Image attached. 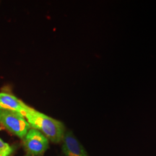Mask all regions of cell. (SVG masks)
Here are the masks:
<instances>
[{
  "mask_svg": "<svg viewBox=\"0 0 156 156\" xmlns=\"http://www.w3.org/2000/svg\"><path fill=\"white\" fill-rule=\"evenodd\" d=\"M23 116L28 121L30 128L41 132L49 141L56 144L62 142L67 130L62 122L39 112L30 106Z\"/></svg>",
  "mask_w": 156,
  "mask_h": 156,
  "instance_id": "cell-1",
  "label": "cell"
},
{
  "mask_svg": "<svg viewBox=\"0 0 156 156\" xmlns=\"http://www.w3.org/2000/svg\"><path fill=\"white\" fill-rule=\"evenodd\" d=\"M0 125L20 139H23L30 129V124L22 114L9 110H0Z\"/></svg>",
  "mask_w": 156,
  "mask_h": 156,
  "instance_id": "cell-2",
  "label": "cell"
},
{
  "mask_svg": "<svg viewBox=\"0 0 156 156\" xmlns=\"http://www.w3.org/2000/svg\"><path fill=\"white\" fill-rule=\"evenodd\" d=\"M23 145L27 154L42 156L49 147V140L38 130L30 128L23 137Z\"/></svg>",
  "mask_w": 156,
  "mask_h": 156,
  "instance_id": "cell-3",
  "label": "cell"
},
{
  "mask_svg": "<svg viewBox=\"0 0 156 156\" xmlns=\"http://www.w3.org/2000/svg\"><path fill=\"white\" fill-rule=\"evenodd\" d=\"M62 143L64 156H89L83 145L70 130L66 131Z\"/></svg>",
  "mask_w": 156,
  "mask_h": 156,
  "instance_id": "cell-4",
  "label": "cell"
},
{
  "mask_svg": "<svg viewBox=\"0 0 156 156\" xmlns=\"http://www.w3.org/2000/svg\"><path fill=\"white\" fill-rule=\"evenodd\" d=\"M28 108V106L14 95L7 93H0V110L12 111L23 115Z\"/></svg>",
  "mask_w": 156,
  "mask_h": 156,
  "instance_id": "cell-5",
  "label": "cell"
},
{
  "mask_svg": "<svg viewBox=\"0 0 156 156\" xmlns=\"http://www.w3.org/2000/svg\"><path fill=\"white\" fill-rule=\"evenodd\" d=\"M12 147H10L7 142H4L0 138V151H8V150H10Z\"/></svg>",
  "mask_w": 156,
  "mask_h": 156,
  "instance_id": "cell-6",
  "label": "cell"
},
{
  "mask_svg": "<svg viewBox=\"0 0 156 156\" xmlns=\"http://www.w3.org/2000/svg\"><path fill=\"white\" fill-rule=\"evenodd\" d=\"M12 153V148H11L10 150L5 151H0V156H9Z\"/></svg>",
  "mask_w": 156,
  "mask_h": 156,
  "instance_id": "cell-7",
  "label": "cell"
},
{
  "mask_svg": "<svg viewBox=\"0 0 156 156\" xmlns=\"http://www.w3.org/2000/svg\"><path fill=\"white\" fill-rule=\"evenodd\" d=\"M24 156H31V155H28V154H26V155H25Z\"/></svg>",
  "mask_w": 156,
  "mask_h": 156,
  "instance_id": "cell-8",
  "label": "cell"
}]
</instances>
